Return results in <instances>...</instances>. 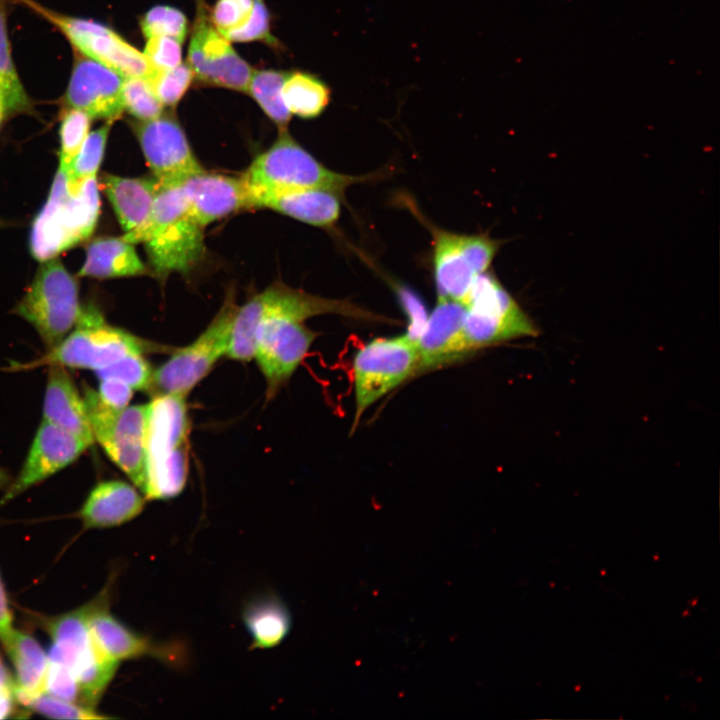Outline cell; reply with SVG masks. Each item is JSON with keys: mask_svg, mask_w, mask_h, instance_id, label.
<instances>
[{"mask_svg": "<svg viewBox=\"0 0 720 720\" xmlns=\"http://www.w3.org/2000/svg\"><path fill=\"white\" fill-rule=\"evenodd\" d=\"M0 105L7 117L30 110V100L14 67L6 28L5 0H0Z\"/></svg>", "mask_w": 720, "mask_h": 720, "instance_id": "30", "label": "cell"}, {"mask_svg": "<svg viewBox=\"0 0 720 720\" xmlns=\"http://www.w3.org/2000/svg\"><path fill=\"white\" fill-rule=\"evenodd\" d=\"M192 217L203 227L241 209L251 208L242 177L202 171L179 182Z\"/></svg>", "mask_w": 720, "mask_h": 720, "instance_id": "19", "label": "cell"}, {"mask_svg": "<svg viewBox=\"0 0 720 720\" xmlns=\"http://www.w3.org/2000/svg\"><path fill=\"white\" fill-rule=\"evenodd\" d=\"M97 394L106 405L114 409H123L131 400L133 389L118 379L103 378L99 379Z\"/></svg>", "mask_w": 720, "mask_h": 720, "instance_id": "44", "label": "cell"}, {"mask_svg": "<svg viewBox=\"0 0 720 720\" xmlns=\"http://www.w3.org/2000/svg\"><path fill=\"white\" fill-rule=\"evenodd\" d=\"M154 71L175 68L182 60V42L168 36L147 39L144 53Z\"/></svg>", "mask_w": 720, "mask_h": 720, "instance_id": "40", "label": "cell"}, {"mask_svg": "<svg viewBox=\"0 0 720 720\" xmlns=\"http://www.w3.org/2000/svg\"><path fill=\"white\" fill-rule=\"evenodd\" d=\"M238 305L228 295L208 327L188 346L176 349L171 357L153 371L149 390L157 394L189 392L210 372L218 359L227 353L232 325Z\"/></svg>", "mask_w": 720, "mask_h": 720, "instance_id": "11", "label": "cell"}, {"mask_svg": "<svg viewBox=\"0 0 720 720\" xmlns=\"http://www.w3.org/2000/svg\"><path fill=\"white\" fill-rule=\"evenodd\" d=\"M133 243L120 237H99L91 241L79 276L98 279L143 275L147 269Z\"/></svg>", "mask_w": 720, "mask_h": 720, "instance_id": "27", "label": "cell"}, {"mask_svg": "<svg viewBox=\"0 0 720 720\" xmlns=\"http://www.w3.org/2000/svg\"><path fill=\"white\" fill-rule=\"evenodd\" d=\"M9 482H10L9 475L6 473L5 470L0 468V488H4V487L8 486Z\"/></svg>", "mask_w": 720, "mask_h": 720, "instance_id": "47", "label": "cell"}, {"mask_svg": "<svg viewBox=\"0 0 720 720\" xmlns=\"http://www.w3.org/2000/svg\"><path fill=\"white\" fill-rule=\"evenodd\" d=\"M6 117H7V115H6L3 107L0 105V126Z\"/></svg>", "mask_w": 720, "mask_h": 720, "instance_id": "48", "label": "cell"}, {"mask_svg": "<svg viewBox=\"0 0 720 720\" xmlns=\"http://www.w3.org/2000/svg\"><path fill=\"white\" fill-rule=\"evenodd\" d=\"M418 366L417 341L409 333L376 338L365 344L353 362L355 414L352 430L370 406L416 375Z\"/></svg>", "mask_w": 720, "mask_h": 720, "instance_id": "10", "label": "cell"}, {"mask_svg": "<svg viewBox=\"0 0 720 720\" xmlns=\"http://www.w3.org/2000/svg\"><path fill=\"white\" fill-rule=\"evenodd\" d=\"M43 420L77 436L90 446L95 442L84 398L61 365H48Z\"/></svg>", "mask_w": 720, "mask_h": 720, "instance_id": "23", "label": "cell"}, {"mask_svg": "<svg viewBox=\"0 0 720 720\" xmlns=\"http://www.w3.org/2000/svg\"><path fill=\"white\" fill-rule=\"evenodd\" d=\"M13 617L10 609L8 597L0 577V641L5 646L9 641L12 633Z\"/></svg>", "mask_w": 720, "mask_h": 720, "instance_id": "45", "label": "cell"}, {"mask_svg": "<svg viewBox=\"0 0 720 720\" xmlns=\"http://www.w3.org/2000/svg\"><path fill=\"white\" fill-rule=\"evenodd\" d=\"M146 498L134 486L120 480L97 484L83 503L79 516L86 528H110L136 518Z\"/></svg>", "mask_w": 720, "mask_h": 720, "instance_id": "25", "label": "cell"}, {"mask_svg": "<svg viewBox=\"0 0 720 720\" xmlns=\"http://www.w3.org/2000/svg\"><path fill=\"white\" fill-rule=\"evenodd\" d=\"M242 620L252 639L251 648L270 649L278 646L289 634L291 615L276 595L266 594L248 601Z\"/></svg>", "mask_w": 720, "mask_h": 720, "instance_id": "28", "label": "cell"}, {"mask_svg": "<svg viewBox=\"0 0 720 720\" xmlns=\"http://www.w3.org/2000/svg\"><path fill=\"white\" fill-rule=\"evenodd\" d=\"M4 648L15 670L14 700L25 707L45 692L48 655L33 636L17 629Z\"/></svg>", "mask_w": 720, "mask_h": 720, "instance_id": "26", "label": "cell"}, {"mask_svg": "<svg viewBox=\"0 0 720 720\" xmlns=\"http://www.w3.org/2000/svg\"><path fill=\"white\" fill-rule=\"evenodd\" d=\"M273 314L301 321L322 314L383 321V317H378L350 301L312 295L282 282H275L244 305L238 306L226 355L242 362L253 359L257 326L262 318Z\"/></svg>", "mask_w": 720, "mask_h": 720, "instance_id": "4", "label": "cell"}, {"mask_svg": "<svg viewBox=\"0 0 720 720\" xmlns=\"http://www.w3.org/2000/svg\"><path fill=\"white\" fill-rule=\"evenodd\" d=\"M463 336L467 353L522 337H537L538 328L497 277L479 274L463 303Z\"/></svg>", "mask_w": 720, "mask_h": 720, "instance_id": "7", "label": "cell"}, {"mask_svg": "<svg viewBox=\"0 0 720 720\" xmlns=\"http://www.w3.org/2000/svg\"><path fill=\"white\" fill-rule=\"evenodd\" d=\"M131 125L146 163L159 183H179L205 170L173 115L162 113L154 119L134 121Z\"/></svg>", "mask_w": 720, "mask_h": 720, "instance_id": "15", "label": "cell"}, {"mask_svg": "<svg viewBox=\"0 0 720 720\" xmlns=\"http://www.w3.org/2000/svg\"><path fill=\"white\" fill-rule=\"evenodd\" d=\"M19 1L61 31L74 50L109 67L123 78L148 79L155 72L143 53L108 26L55 12L33 0Z\"/></svg>", "mask_w": 720, "mask_h": 720, "instance_id": "12", "label": "cell"}, {"mask_svg": "<svg viewBox=\"0 0 720 720\" xmlns=\"http://www.w3.org/2000/svg\"><path fill=\"white\" fill-rule=\"evenodd\" d=\"M89 447L84 440L42 420L22 468L7 487L0 504L9 502L67 467Z\"/></svg>", "mask_w": 720, "mask_h": 720, "instance_id": "17", "label": "cell"}, {"mask_svg": "<svg viewBox=\"0 0 720 720\" xmlns=\"http://www.w3.org/2000/svg\"><path fill=\"white\" fill-rule=\"evenodd\" d=\"M112 122L106 121L97 130L89 132L69 169L65 171L70 178L84 180L97 177Z\"/></svg>", "mask_w": 720, "mask_h": 720, "instance_id": "33", "label": "cell"}, {"mask_svg": "<svg viewBox=\"0 0 720 720\" xmlns=\"http://www.w3.org/2000/svg\"><path fill=\"white\" fill-rule=\"evenodd\" d=\"M122 101L124 111L140 121L154 119L163 113V105L145 78H124Z\"/></svg>", "mask_w": 720, "mask_h": 720, "instance_id": "35", "label": "cell"}, {"mask_svg": "<svg viewBox=\"0 0 720 720\" xmlns=\"http://www.w3.org/2000/svg\"><path fill=\"white\" fill-rule=\"evenodd\" d=\"M158 347L121 328L108 324L93 306L82 308L73 330L55 347L37 360L10 367L14 370L43 365H61L94 372L131 354H144Z\"/></svg>", "mask_w": 720, "mask_h": 720, "instance_id": "6", "label": "cell"}, {"mask_svg": "<svg viewBox=\"0 0 720 720\" xmlns=\"http://www.w3.org/2000/svg\"><path fill=\"white\" fill-rule=\"evenodd\" d=\"M149 405L146 432V500L179 495L188 474L190 421L186 396L157 394Z\"/></svg>", "mask_w": 720, "mask_h": 720, "instance_id": "2", "label": "cell"}, {"mask_svg": "<svg viewBox=\"0 0 720 720\" xmlns=\"http://www.w3.org/2000/svg\"><path fill=\"white\" fill-rule=\"evenodd\" d=\"M204 227L191 215L179 183H159L143 238L158 278L187 273L204 255Z\"/></svg>", "mask_w": 720, "mask_h": 720, "instance_id": "3", "label": "cell"}, {"mask_svg": "<svg viewBox=\"0 0 720 720\" xmlns=\"http://www.w3.org/2000/svg\"><path fill=\"white\" fill-rule=\"evenodd\" d=\"M249 192L318 188L340 196L351 185L373 175L351 176L334 172L301 147L287 129H280L277 140L259 154L241 176Z\"/></svg>", "mask_w": 720, "mask_h": 720, "instance_id": "5", "label": "cell"}, {"mask_svg": "<svg viewBox=\"0 0 720 720\" xmlns=\"http://www.w3.org/2000/svg\"><path fill=\"white\" fill-rule=\"evenodd\" d=\"M122 84L117 72L74 50L65 107L82 110L92 119L114 121L124 112Z\"/></svg>", "mask_w": 720, "mask_h": 720, "instance_id": "16", "label": "cell"}, {"mask_svg": "<svg viewBox=\"0 0 720 720\" xmlns=\"http://www.w3.org/2000/svg\"><path fill=\"white\" fill-rule=\"evenodd\" d=\"M98 379L115 378L133 390H149L153 370L143 354H131L95 372Z\"/></svg>", "mask_w": 720, "mask_h": 720, "instance_id": "37", "label": "cell"}, {"mask_svg": "<svg viewBox=\"0 0 720 720\" xmlns=\"http://www.w3.org/2000/svg\"><path fill=\"white\" fill-rule=\"evenodd\" d=\"M303 322L273 314L258 324L253 358L265 378L267 400L291 378L318 335Z\"/></svg>", "mask_w": 720, "mask_h": 720, "instance_id": "13", "label": "cell"}, {"mask_svg": "<svg viewBox=\"0 0 720 720\" xmlns=\"http://www.w3.org/2000/svg\"><path fill=\"white\" fill-rule=\"evenodd\" d=\"M251 208H268L301 222L332 226L340 216L341 197L325 189L301 188L249 192Z\"/></svg>", "mask_w": 720, "mask_h": 720, "instance_id": "22", "label": "cell"}, {"mask_svg": "<svg viewBox=\"0 0 720 720\" xmlns=\"http://www.w3.org/2000/svg\"><path fill=\"white\" fill-rule=\"evenodd\" d=\"M100 212L97 177L74 180L58 167L46 203L32 223L29 246L39 262L90 238Z\"/></svg>", "mask_w": 720, "mask_h": 720, "instance_id": "1", "label": "cell"}, {"mask_svg": "<svg viewBox=\"0 0 720 720\" xmlns=\"http://www.w3.org/2000/svg\"><path fill=\"white\" fill-rule=\"evenodd\" d=\"M45 693L80 704L79 686L73 672L68 667L49 660L45 679Z\"/></svg>", "mask_w": 720, "mask_h": 720, "instance_id": "43", "label": "cell"}, {"mask_svg": "<svg viewBox=\"0 0 720 720\" xmlns=\"http://www.w3.org/2000/svg\"><path fill=\"white\" fill-rule=\"evenodd\" d=\"M193 77L189 64L180 63L169 70L155 71L147 81L163 106H175L190 87Z\"/></svg>", "mask_w": 720, "mask_h": 720, "instance_id": "36", "label": "cell"}, {"mask_svg": "<svg viewBox=\"0 0 720 720\" xmlns=\"http://www.w3.org/2000/svg\"><path fill=\"white\" fill-rule=\"evenodd\" d=\"M465 305L438 297L416 341L419 351L417 374L440 368L466 356L463 336Z\"/></svg>", "mask_w": 720, "mask_h": 720, "instance_id": "18", "label": "cell"}, {"mask_svg": "<svg viewBox=\"0 0 720 720\" xmlns=\"http://www.w3.org/2000/svg\"><path fill=\"white\" fill-rule=\"evenodd\" d=\"M188 62L202 83L247 92L253 69L211 24L201 2L193 25Z\"/></svg>", "mask_w": 720, "mask_h": 720, "instance_id": "14", "label": "cell"}, {"mask_svg": "<svg viewBox=\"0 0 720 720\" xmlns=\"http://www.w3.org/2000/svg\"><path fill=\"white\" fill-rule=\"evenodd\" d=\"M140 27L147 39L168 36L183 43L188 32V20L185 14L175 7L157 5L141 17Z\"/></svg>", "mask_w": 720, "mask_h": 720, "instance_id": "34", "label": "cell"}, {"mask_svg": "<svg viewBox=\"0 0 720 720\" xmlns=\"http://www.w3.org/2000/svg\"><path fill=\"white\" fill-rule=\"evenodd\" d=\"M76 279L57 257L41 265L15 314L29 322L48 349L58 345L76 326L82 308Z\"/></svg>", "mask_w": 720, "mask_h": 720, "instance_id": "8", "label": "cell"}, {"mask_svg": "<svg viewBox=\"0 0 720 720\" xmlns=\"http://www.w3.org/2000/svg\"><path fill=\"white\" fill-rule=\"evenodd\" d=\"M89 629L101 650L117 662L153 657L176 664L175 646L155 643L123 624L109 612L105 594L97 599L89 618Z\"/></svg>", "mask_w": 720, "mask_h": 720, "instance_id": "20", "label": "cell"}, {"mask_svg": "<svg viewBox=\"0 0 720 720\" xmlns=\"http://www.w3.org/2000/svg\"><path fill=\"white\" fill-rule=\"evenodd\" d=\"M428 227L433 238L434 278L438 297L463 304L478 276L466 257L463 234L429 223Z\"/></svg>", "mask_w": 720, "mask_h": 720, "instance_id": "24", "label": "cell"}, {"mask_svg": "<svg viewBox=\"0 0 720 720\" xmlns=\"http://www.w3.org/2000/svg\"><path fill=\"white\" fill-rule=\"evenodd\" d=\"M253 0H217L209 20L222 35L243 25L249 18Z\"/></svg>", "mask_w": 720, "mask_h": 720, "instance_id": "41", "label": "cell"}, {"mask_svg": "<svg viewBox=\"0 0 720 720\" xmlns=\"http://www.w3.org/2000/svg\"><path fill=\"white\" fill-rule=\"evenodd\" d=\"M84 402L94 440L142 493L146 484V432L149 405L114 409L84 386Z\"/></svg>", "mask_w": 720, "mask_h": 720, "instance_id": "9", "label": "cell"}, {"mask_svg": "<svg viewBox=\"0 0 720 720\" xmlns=\"http://www.w3.org/2000/svg\"><path fill=\"white\" fill-rule=\"evenodd\" d=\"M282 97L291 114L305 119L319 116L330 102V89L314 75L295 71L287 73Z\"/></svg>", "mask_w": 720, "mask_h": 720, "instance_id": "29", "label": "cell"}, {"mask_svg": "<svg viewBox=\"0 0 720 720\" xmlns=\"http://www.w3.org/2000/svg\"><path fill=\"white\" fill-rule=\"evenodd\" d=\"M92 118L82 110L65 107L59 127V168L67 171L87 138Z\"/></svg>", "mask_w": 720, "mask_h": 720, "instance_id": "32", "label": "cell"}, {"mask_svg": "<svg viewBox=\"0 0 720 720\" xmlns=\"http://www.w3.org/2000/svg\"><path fill=\"white\" fill-rule=\"evenodd\" d=\"M101 186L124 232L122 236L133 244L142 243L159 187L158 180L105 174Z\"/></svg>", "mask_w": 720, "mask_h": 720, "instance_id": "21", "label": "cell"}, {"mask_svg": "<svg viewBox=\"0 0 720 720\" xmlns=\"http://www.w3.org/2000/svg\"><path fill=\"white\" fill-rule=\"evenodd\" d=\"M14 679L0 658V697L14 699Z\"/></svg>", "mask_w": 720, "mask_h": 720, "instance_id": "46", "label": "cell"}, {"mask_svg": "<svg viewBox=\"0 0 720 720\" xmlns=\"http://www.w3.org/2000/svg\"><path fill=\"white\" fill-rule=\"evenodd\" d=\"M286 75L287 73L274 69L253 70L247 88V93L278 126L279 130L287 129L292 115L282 97Z\"/></svg>", "mask_w": 720, "mask_h": 720, "instance_id": "31", "label": "cell"}, {"mask_svg": "<svg viewBox=\"0 0 720 720\" xmlns=\"http://www.w3.org/2000/svg\"><path fill=\"white\" fill-rule=\"evenodd\" d=\"M230 42L263 41L271 46L279 43L270 31V14L264 0H253V8L247 21L224 34Z\"/></svg>", "mask_w": 720, "mask_h": 720, "instance_id": "39", "label": "cell"}, {"mask_svg": "<svg viewBox=\"0 0 720 720\" xmlns=\"http://www.w3.org/2000/svg\"><path fill=\"white\" fill-rule=\"evenodd\" d=\"M25 707L53 719L102 720L110 718L96 713L94 709L45 692L33 697Z\"/></svg>", "mask_w": 720, "mask_h": 720, "instance_id": "38", "label": "cell"}, {"mask_svg": "<svg viewBox=\"0 0 720 720\" xmlns=\"http://www.w3.org/2000/svg\"><path fill=\"white\" fill-rule=\"evenodd\" d=\"M500 244V241L487 234H463V248L466 257L477 275L488 270Z\"/></svg>", "mask_w": 720, "mask_h": 720, "instance_id": "42", "label": "cell"}]
</instances>
